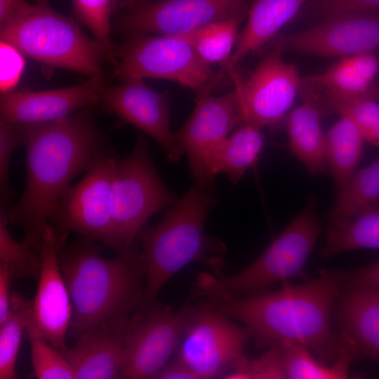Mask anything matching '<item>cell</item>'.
<instances>
[{"label": "cell", "instance_id": "obj_19", "mask_svg": "<svg viewBox=\"0 0 379 379\" xmlns=\"http://www.w3.org/2000/svg\"><path fill=\"white\" fill-rule=\"evenodd\" d=\"M333 312L339 342L350 348L354 359L379 363V288L343 286Z\"/></svg>", "mask_w": 379, "mask_h": 379}, {"label": "cell", "instance_id": "obj_7", "mask_svg": "<svg viewBox=\"0 0 379 379\" xmlns=\"http://www.w3.org/2000/svg\"><path fill=\"white\" fill-rule=\"evenodd\" d=\"M178 199L160 179L148 142L139 134L129 154L116 162L111 190L113 248L131 249L150 217Z\"/></svg>", "mask_w": 379, "mask_h": 379}, {"label": "cell", "instance_id": "obj_23", "mask_svg": "<svg viewBox=\"0 0 379 379\" xmlns=\"http://www.w3.org/2000/svg\"><path fill=\"white\" fill-rule=\"evenodd\" d=\"M379 73L375 52L341 57L324 72L305 79L319 92L340 96H366Z\"/></svg>", "mask_w": 379, "mask_h": 379}, {"label": "cell", "instance_id": "obj_27", "mask_svg": "<svg viewBox=\"0 0 379 379\" xmlns=\"http://www.w3.org/2000/svg\"><path fill=\"white\" fill-rule=\"evenodd\" d=\"M11 307L16 310L24 319L34 375L39 379L74 378L69 362L41 334L33 314L32 300L25 299L18 293H13Z\"/></svg>", "mask_w": 379, "mask_h": 379}, {"label": "cell", "instance_id": "obj_26", "mask_svg": "<svg viewBox=\"0 0 379 379\" xmlns=\"http://www.w3.org/2000/svg\"><path fill=\"white\" fill-rule=\"evenodd\" d=\"M337 192L327 214L328 222L346 220L379 208V154L368 165L357 170Z\"/></svg>", "mask_w": 379, "mask_h": 379}, {"label": "cell", "instance_id": "obj_28", "mask_svg": "<svg viewBox=\"0 0 379 379\" xmlns=\"http://www.w3.org/2000/svg\"><path fill=\"white\" fill-rule=\"evenodd\" d=\"M359 248H379V208L346 220L328 222L320 255L328 258Z\"/></svg>", "mask_w": 379, "mask_h": 379}, {"label": "cell", "instance_id": "obj_8", "mask_svg": "<svg viewBox=\"0 0 379 379\" xmlns=\"http://www.w3.org/2000/svg\"><path fill=\"white\" fill-rule=\"evenodd\" d=\"M114 46L116 75L121 80L160 79L185 86L199 95L211 92L216 74L182 34H140Z\"/></svg>", "mask_w": 379, "mask_h": 379}, {"label": "cell", "instance_id": "obj_36", "mask_svg": "<svg viewBox=\"0 0 379 379\" xmlns=\"http://www.w3.org/2000/svg\"><path fill=\"white\" fill-rule=\"evenodd\" d=\"M21 145L19 129L16 124L0 121V194L1 211L11 205L13 192L9 187L8 172L12 153Z\"/></svg>", "mask_w": 379, "mask_h": 379}, {"label": "cell", "instance_id": "obj_24", "mask_svg": "<svg viewBox=\"0 0 379 379\" xmlns=\"http://www.w3.org/2000/svg\"><path fill=\"white\" fill-rule=\"evenodd\" d=\"M365 140L355 124L340 116L325 134V156L327 171L337 191L340 190L357 171Z\"/></svg>", "mask_w": 379, "mask_h": 379}, {"label": "cell", "instance_id": "obj_45", "mask_svg": "<svg viewBox=\"0 0 379 379\" xmlns=\"http://www.w3.org/2000/svg\"></svg>", "mask_w": 379, "mask_h": 379}, {"label": "cell", "instance_id": "obj_5", "mask_svg": "<svg viewBox=\"0 0 379 379\" xmlns=\"http://www.w3.org/2000/svg\"><path fill=\"white\" fill-rule=\"evenodd\" d=\"M316 206L312 196L302 211L244 270L232 275L200 273L194 281L191 300L255 294L302 275L321 232Z\"/></svg>", "mask_w": 379, "mask_h": 379}, {"label": "cell", "instance_id": "obj_32", "mask_svg": "<svg viewBox=\"0 0 379 379\" xmlns=\"http://www.w3.org/2000/svg\"><path fill=\"white\" fill-rule=\"evenodd\" d=\"M8 222L0 214V264L15 278L39 279L42 265L41 251L24 240L13 239L8 229Z\"/></svg>", "mask_w": 379, "mask_h": 379}, {"label": "cell", "instance_id": "obj_31", "mask_svg": "<svg viewBox=\"0 0 379 379\" xmlns=\"http://www.w3.org/2000/svg\"><path fill=\"white\" fill-rule=\"evenodd\" d=\"M317 93L322 112L349 119L359 128L365 142L379 149V100L368 96L340 97Z\"/></svg>", "mask_w": 379, "mask_h": 379}, {"label": "cell", "instance_id": "obj_21", "mask_svg": "<svg viewBox=\"0 0 379 379\" xmlns=\"http://www.w3.org/2000/svg\"><path fill=\"white\" fill-rule=\"evenodd\" d=\"M302 101L288 115L286 130L291 154L310 175L327 173L325 134L321 125V108L314 87L302 79Z\"/></svg>", "mask_w": 379, "mask_h": 379}, {"label": "cell", "instance_id": "obj_25", "mask_svg": "<svg viewBox=\"0 0 379 379\" xmlns=\"http://www.w3.org/2000/svg\"><path fill=\"white\" fill-rule=\"evenodd\" d=\"M265 144L262 128L242 123L222 144L212 166L215 178L222 173L233 183L238 182L245 172L258 160Z\"/></svg>", "mask_w": 379, "mask_h": 379}, {"label": "cell", "instance_id": "obj_42", "mask_svg": "<svg viewBox=\"0 0 379 379\" xmlns=\"http://www.w3.org/2000/svg\"><path fill=\"white\" fill-rule=\"evenodd\" d=\"M157 378L161 379H197L196 376L176 359L168 364Z\"/></svg>", "mask_w": 379, "mask_h": 379}, {"label": "cell", "instance_id": "obj_37", "mask_svg": "<svg viewBox=\"0 0 379 379\" xmlns=\"http://www.w3.org/2000/svg\"><path fill=\"white\" fill-rule=\"evenodd\" d=\"M308 13L320 19L348 12L379 11V0H312Z\"/></svg>", "mask_w": 379, "mask_h": 379}, {"label": "cell", "instance_id": "obj_33", "mask_svg": "<svg viewBox=\"0 0 379 379\" xmlns=\"http://www.w3.org/2000/svg\"><path fill=\"white\" fill-rule=\"evenodd\" d=\"M114 0H72L77 18L86 26L94 39L105 50L108 60L114 62V45L110 37Z\"/></svg>", "mask_w": 379, "mask_h": 379}, {"label": "cell", "instance_id": "obj_30", "mask_svg": "<svg viewBox=\"0 0 379 379\" xmlns=\"http://www.w3.org/2000/svg\"><path fill=\"white\" fill-rule=\"evenodd\" d=\"M246 18V15L230 17L180 34L208 64L227 63L236 46L239 27Z\"/></svg>", "mask_w": 379, "mask_h": 379}, {"label": "cell", "instance_id": "obj_1", "mask_svg": "<svg viewBox=\"0 0 379 379\" xmlns=\"http://www.w3.org/2000/svg\"><path fill=\"white\" fill-rule=\"evenodd\" d=\"M26 148V182L19 200L2 213L40 251L46 226L61 195L79 173L108 154L91 107L54 121L17 124Z\"/></svg>", "mask_w": 379, "mask_h": 379}, {"label": "cell", "instance_id": "obj_15", "mask_svg": "<svg viewBox=\"0 0 379 379\" xmlns=\"http://www.w3.org/2000/svg\"><path fill=\"white\" fill-rule=\"evenodd\" d=\"M273 42L284 52L317 56L374 52L379 48V11L335 15L307 30L276 36Z\"/></svg>", "mask_w": 379, "mask_h": 379}, {"label": "cell", "instance_id": "obj_12", "mask_svg": "<svg viewBox=\"0 0 379 379\" xmlns=\"http://www.w3.org/2000/svg\"><path fill=\"white\" fill-rule=\"evenodd\" d=\"M274 46L246 78L227 68L234 82L242 123L260 128L279 123L292 107L302 83L296 67Z\"/></svg>", "mask_w": 379, "mask_h": 379}, {"label": "cell", "instance_id": "obj_3", "mask_svg": "<svg viewBox=\"0 0 379 379\" xmlns=\"http://www.w3.org/2000/svg\"><path fill=\"white\" fill-rule=\"evenodd\" d=\"M92 241L65 245L58 255L73 307L69 333L75 340L97 328L128 326L143 302L145 277L138 248L108 259Z\"/></svg>", "mask_w": 379, "mask_h": 379}, {"label": "cell", "instance_id": "obj_20", "mask_svg": "<svg viewBox=\"0 0 379 379\" xmlns=\"http://www.w3.org/2000/svg\"><path fill=\"white\" fill-rule=\"evenodd\" d=\"M133 323L93 330L77 338L73 347L59 350L72 366L74 378H121L125 338Z\"/></svg>", "mask_w": 379, "mask_h": 379}, {"label": "cell", "instance_id": "obj_4", "mask_svg": "<svg viewBox=\"0 0 379 379\" xmlns=\"http://www.w3.org/2000/svg\"><path fill=\"white\" fill-rule=\"evenodd\" d=\"M216 199L211 191L193 184L169 206L155 225L142 229L137 247L145 277L142 316L163 286L188 264L198 261L212 273H222L225 246L205 235L206 219Z\"/></svg>", "mask_w": 379, "mask_h": 379}, {"label": "cell", "instance_id": "obj_16", "mask_svg": "<svg viewBox=\"0 0 379 379\" xmlns=\"http://www.w3.org/2000/svg\"><path fill=\"white\" fill-rule=\"evenodd\" d=\"M100 103L104 111L114 115L152 138L163 148L170 162L183 153L170 127L169 102L165 93L148 86L143 79L124 80L105 88Z\"/></svg>", "mask_w": 379, "mask_h": 379}, {"label": "cell", "instance_id": "obj_13", "mask_svg": "<svg viewBox=\"0 0 379 379\" xmlns=\"http://www.w3.org/2000/svg\"><path fill=\"white\" fill-rule=\"evenodd\" d=\"M195 309L189 302L173 311L154 301L126 334L121 378H157L179 345Z\"/></svg>", "mask_w": 379, "mask_h": 379}, {"label": "cell", "instance_id": "obj_10", "mask_svg": "<svg viewBox=\"0 0 379 379\" xmlns=\"http://www.w3.org/2000/svg\"><path fill=\"white\" fill-rule=\"evenodd\" d=\"M210 93L199 95L194 110L175 137L183 155L187 156L194 183L211 191L214 159L242 120L234 89L221 95Z\"/></svg>", "mask_w": 379, "mask_h": 379}, {"label": "cell", "instance_id": "obj_43", "mask_svg": "<svg viewBox=\"0 0 379 379\" xmlns=\"http://www.w3.org/2000/svg\"><path fill=\"white\" fill-rule=\"evenodd\" d=\"M152 1L154 0H114V11L119 12Z\"/></svg>", "mask_w": 379, "mask_h": 379}, {"label": "cell", "instance_id": "obj_34", "mask_svg": "<svg viewBox=\"0 0 379 379\" xmlns=\"http://www.w3.org/2000/svg\"><path fill=\"white\" fill-rule=\"evenodd\" d=\"M226 378L266 379L286 378L281 350L278 344L269 346L263 354L255 359L244 355L231 367Z\"/></svg>", "mask_w": 379, "mask_h": 379}, {"label": "cell", "instance_id": "obj_29", "mask_svg": "<svg viewBox=\"0 0 379 379\" xmlns=\"http://www.w3.org/2000/svg\"><path fill=\"white\" fill-rule=\"evenodd\" d=\"M286 378L343 379L349 376V365L354 356L347 346L340 344L337 359L331 364L319 360L307 347L297 343L279 345Z\"/></svg>", "mask_w": 379, "mask_h": 379}, {"label": "cell", "instance_id": "obj_17", "mask_svg": "<svg viewBox=\"0 0 379 379\" xmlns=\"http://www.w3.org/2000/svg\"><path fill=\"white\" fill-rule=\"evenodd\" d=\"M67 234L58 233L48 223L42 237L41 270L34 299L33 314L48 343L58 350L64 349L73 307L59 263V251L65 245Z\"/></svg>", "mask_w": 379, "mask_h": 379}, {"label": "cell", "instance_id": "obj_35", "mask_svg": "<svg viewBox=\"0 0 379 379\" xmlns=\"http://www.w3.org/2000/svg\"><path fill=\"white\" fill-rule=\"evenodd\" d=\"M25 321L22 315L11 307L7 319L0 325V378H15V364Z\"/></svg>", "mask_w": 379, "mask_h": 379}, {"label": "cell", "instance_id": "obj_39", "mask_svg": "<svg viewBox=\"0 0 379 379\" xmlns=\"http://www.w3.org/2000/svg\"><path fill=\"white\" fill-rule=\"evenodd\" d=\"M345 286L379 288V261L358 270L347 271Z\"/></svg>", "mask_w": 379, "mask_h": 379}, {"label": "cell", "instance_id": "obj_9", "mask_svg": "<svg viewBox=\"0 0 379 379\" xmlns=\"http://www.w3.org/2000/svg\"><path fill=\"white\" fill-rule=\"evenodd\" d=\"M117 158H100L56 204L49 224L60 234L75 232L114 248L111 190Z\"/></svg>", "mask_w": 379, "mask_h": 379}, {"label": "cell", "instance_id": "obj_40", "mask_svg": "<svg viewBox=\"0 0 379 379\" xmlns=\"http://www.w3.org/2000/svg\"><path fill=\"white\" fill-rule=\"evenodd\" d=\"M12 280L7 268L0 264V325L7 319L11 312L10 284Z\"/></svg>", "mask_w": 379, "mask_h": 379}, {"label": "cell", "instance_id": "obj_6", "mask_svg": "<svg viewBox=\"0 0 379 379\" xmlns=\"http://www.w3.org/2000/svg\"><path fill=\"white\" fill-rule=\"evenodd\" d=\"M48 0H36L1 27V40L43 64L100 76L108 59L104 48L89 38L77 22L55 11Z\"/></svg>", "mask_w": 379, "mask_h": 379}, {"label": "cell", "instance_id": "obj_41", "mask_svg": "<svg viewBox=\"0 0 379 379\" xmlns=\"http://www.w3.org/2000/svg\"><path fill=\"white\" fill-rule=\"evenodd\" d=\"M29 4L26 0H0V26L15 18Z\"/></svg>", "mask_w": 379, "mask_h": 379}, {"label": "cell", "instance_id": "obj_14", "mask_svg": "<svg viewBox=\"0 0 379 379\" xmlns=\"http://www.w3.org/2000/svg\"><path fill=\"white\" fill-rule=\"evenodd\" d=\"M246 0H154L119 11L112 31L178 34L230 17L246 15Z\"/></svg>", "mask_w": 379, "mask_h": 379}, {"label": "cell", "instance_id": "obj_44", "mask_svg": "<svg viewBox=\"0 0 379 379\" xmlns=\"http://www.w3.org/2000/svg\"><path fill=\"white\" fill-rule=\"evenodd\" d=\"M367 96L379 100V81L375 83Z\"/></svg>", "mask_w": 379, "mask_h": 379}, {"label": "cell", "instance_id": "obj_38", "mask_svg": "<svg viewBox=\"0 0 379 379\" xmlns=\"http://www.w3.org/2000/svg\"><path fill=\"white\" fill-rule=\"evenodd\" d=\"M23 55L12 44L1 40V93L13 91L19 81L25 65Z\"/></svg>", "mask_w": 379, "mask_h": 379}, {"label": "cell", "instance_id": "obj_18", "mask_svg": "<svg viewBox=\"0 0 379 379\" xmlns=\"http://www.w3.org/2000/svg\"><path fill=\"white\" fill-rule=\"evenodd\" d=\"M103 86L101 77L59 89L41 91H11L1 93V120L27 124L54 121L100 102Z\"/></svg>", "mask_w": 379, "mask_h": 379}, {"label": "cell", "instance_id": "obj_2", "mask_svg": "<svg viewBox=\"0 0 379 379\" xmlns=\"http://www.w3.org/2000/svg\"><path fill=\"white\" fill-rule=\"evenodd\" d=\"M346 278L347 271L323 270L318 277L300 284L286 281L276 291L206 302L241 323L258 347L297 343L331 364L339 354L340 343L331 315Z\"/></svg>", "mask_w": 379, "mask_h": 379}, {"label": "cell", "instance_id": "obj_11", "mask_svg": "<svg viewBox=\"0 0 379 379\" xmlns=\"http://www.w3.org/2000/svg\"><path fill=\"white\" fill-rule=\"evenodd\" d=\"M250 338L244 326L205 302L196 307L179 344L176 359L197 379L213 378L244 355Z\"/></svg>", "mask_w": 379, "mask_h": 379}, {"label": "cell", "instance_id": "obj_22", "mask_svg": "<svg viewBox=\"0 0 379 379\" xmlns=\"http://www.w3.org/2000/svg\"><path fill=\"white\" fill-rule=\"evenodd\" d=\"M312 0H254L247 11L246 22L225 69L234 67L248 55L260 51L305 4Z\"/></svg>", "mask_w": 379, "mask_h": 379}]
</instances>
